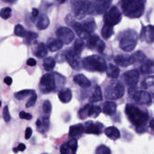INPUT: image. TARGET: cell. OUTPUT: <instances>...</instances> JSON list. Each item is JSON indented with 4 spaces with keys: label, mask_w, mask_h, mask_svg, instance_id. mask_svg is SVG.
I'll return each mask as SVG.
<instances>
[{
    "label": "cell",
    "mask_w": 154,
    "mask_h": 154,
    "mask_svg": "<svg viewBox=\"0 0 154 154\" xmlns=\"http://www.w3.org/2000/svg\"><path fill=\"white\" fill-rule=\"evenodd\" d=\"M125 113L131 123L136 126L138 132L144 131L145 126L149 119L147 112L133 104H128L125 108Z\"/></svg>",
    "instance_id": "obj_1"
},
{
    "label": "cell",
    "mask_w": 154,
    "mask_h": 154,
    "mask_svg": "<svg viewBox=\"0 0 154 154\" xmlns=\"http://www.w3.org/2000/svg\"><path fill=\"white\" fill-rule=\"evenodd\" d=\"M145 4V0H122L121 7L126 17L130 18H138L144 13Z\"/></svg>",
    "instance_id": "obj_2"
},
{
    "label": "cell",
    "mask_w": 154,
    "mask_h": 154,
    "mask_svg": "<svg viewBox=\"0 0 154 154\" xmlns=\"http://www.w3.org/2000/svg\"><path fill=\"white\" fill-rule=\"evenodd\" d=\"M82 66L86 71L100 72L106 71L107 68L105 60L101 57L97 55L85 57L83 60Z\"/></svg>",
    "instance_id": "obj_3"
},
{
    "label": "cell",
    "mask_w": 154,
    "mask_h": 154,
    "mask_svg": "<svg viewBox=\"0 0 154 154\" xmlns=\"http://www.w3.org/2000/svg\"><path fill=\"white\" fill-rule=\"evenodd\" d=\"M137 41V33L132 29H128L122 34L120 39L119 46L125 52H131L135 49Z\"/></svg>",
    "instance_id": "obj_4"
},
{
    "label": "cell",
    "mask_w": 154,
    "mask_h": 154,
    "mask_svg": "<svg viewBox=\"0 0 154 154\" xmlns=\"http://www.w3.org/2000/svg\"><path fill=\"white\" fill-rule=\"evenodd\" d=\"M125 93L124 85L117 80H112L105 88L104 95L108 100H117L122 97Z\"/></svg>",
    "instance_id": "obj_5"
},
{
    "label": "cell",
    "mask_w": 154,
    "mask_h": 154,
    "mask_svg": "<svg viewBox=\"0 0 154 154\" xmlns=\"http://www.w3.org/2000/svg\"><path fill=\"white\" fill-rule=\"evenodd\" d=\"M57 83L54 74L46 73L40 79L39 88L43 94L50 93L54 91L57 88Z\"/></svg>",
    "instance_id": "obj_6"
},
{
    "label": "cell",
    "mask_w": 154,
    "mask_h": 154,
    "mask_svg": "<svg viewBox=\"0 0 154 154\" xmlns=\"http://www.w3.org/2000/svg\"><path fill=\"white\" fill-rule=\"evenodd\" d=\"M110 0H93L90 1L87 7V14L100 15L106 11L109 7Z\"/></svg>",
    "instance_id": "obj_7"
},
{
    "label": "cell",
    "mask_w": 154,
    "mask_h": 154,
    "mask_svg": "<svg viewBox=\"0 0 154 154\" xmlns=\"http://www.w3.org/2000/svg\"><path fill=\"white\" fill-rule=\"evenodd\" d=\"M89 2V0H71V8L75 18L81 20L85 17Z\"/></svg>",
    "instance_id": "obj_8"
},
{
    "label": "cell",
    "mask_w": 154,
    "mask_h": 154,
    "mask_svg": "<svg viewBox=\"0 0 154 154\" xmlns=\"http://www.w3.org/2000/svg\"><path fill=\"white\" fill-rule=\"evenodd\" d=\"M121 19V12L119 9L115 6L111 7L105 13L103 17L104 24L112 26L119 24Z\"/></svg>",
    "instance_id": "obj_9"
},
{
    "label": "cell",
    "mask_w": 154,
    "mask_h": 154,
    "mask_svg": "<svg viewBox=\"0 0 154 154\" xmlns=\"http://www.w3.org/2000/svg\"><path fill=\"white\" fill-rule=\"evenodd\" d=\"M87 40V48L91 50H95L99 53H102L105 48V43L95 34L91 35Z\"/></svg>",
    "instance_id": "obj_10"
},
{
    "label": "cell",
    "mask_w": 154,
    "mask_h": 154,
    "mask_svg": "<svg viewBox=\"0 0 154 154\" xmlns=\"http://www.w3.org/2000/svg\"><path fill=\"white\" fill-rule=\"evenodd\" d=\"M56 35L58 38L66 45L72 43L75 36L74 32L66 27H60L57 29Z\"/></svg>",
    "instance_id": "obj_11"
},
{
    "label": "cell",
    "mask_w": 154,
    "mask_h": 154,
    "mask_svg": "<svg viewBox=\"0 0 154 154\" xmlns=\"http://www.w3.org/2000/svg\"><path fill=\"white\" fill-rule=\"evenodd\" d=\"M84 133L88 134L99 135L102 132L103 125L99 122H94L92 121H88L85 124Z\"/></svg>",
    "instance_id": "obj_12"
},
{
    "label": "cell",
    "mask_w": 154,
    "mask_h": 154,
    "mask_svg": "<svg viewBox=\"0 0 154 154\" xmlns=\"http://www.w3.org/2000/svg\"><path fill=\"white\" fill-rule=\"evenodd\" d=\"M139 74L137 70H131L123 73L122 79L125 83L129 86H135L139 80Z\"/></svg>",
    "instance_id": "obj_13"
},
{
    "label": "cell",
    "mask_w": 154,
    "mask_h": 154,
    "mask_svg": "<svg viewBox=\"0 0 154 154\" xmlns=\"http://www.w3.org/2000/svg\"><path fill=\"white\" fill-rule=\"evenodd\" d=\"M66 60L74 70L78 71L82 68L79 56L75 55L72 49L66 52Z\"/></svg>",
    "instance_id": "obj_14"
},
{
    "label": "cell",
    "mask_w": 154,
    "mask_h": 154,
    "mask_svg": "<svg viewBox=\"0 0 154 154\" xmlns=\"http://www.w3.org/2000/svg\"><path fill=\"white\" fill-rule=\"evenodd\" d=\"M131 98H132L135 102L139 104H149L151 102L150 94L147 92L141 90H136Z\"/></svg>",
    "instance_id": "obj_15"
},
{
    "label": "cell",
    "mask_w": 154,
    "mask_h": 154,
    "mask_svg": "<svg viewBox=\"0 0 154 154\" xmlns=\"http://www.w3.org/2000/svg\"><path fill=\"white\" fill-rule=\"evenodd\" d=\"M140 38L148 43L154 42V26L148 25L143 27L140 32Z\"/></svg>",
    "instance_id": "obj_16"
},
{
    "label": "cell",
    "mask_w": 154,
    "mask_h": 154,
    "mask_svg": "<svg viewBox=\"0 0 154 154\" xmlns=\"http://www.w3.org/2000/svg\"><path fill=\"white\" fill-rule=\"evenodd\" d=\"M115 63L122 67H127L134 63L131 56L127 54H121L115 57L114 59Z\"/></svg>",
    "instance_id": "obj_17"
},
{
    "label": "cell",
    "mask_w": 154,
    "mask_h": 154,
    "mask_svg": "<svg viewBox=\"0 0 154 154\" xmlns=\"http://www.w3.org/2000/svg\"><path fill=\"white\" fill-rule=\"evenodd\" d=\"M63 43L59 38H50L47 41V46L51 52H54L63 48Z\"/></svg>",
    "instance_id": "obj_18"
},
{
    "label": "cell",
    "mask_w": 154,
    "mask_h": 154,
    "mask_svg": "<svg viewBox=\"0 0 154 154\" xmlns=\"http://www.w3.org/2000/svg\"><path fill=\"white\" fill-rule=\"evenodd\" d=\"M84 129L85 126L82 123L72 125L69 128V136L73 138H79L84 132Z\"/></svg>",
    "instance_id": "obj_19"
},
{
    "label": "cell",
    "mask_w": 154,
    "mask_h": 154,
    "mask_svg": "<svg viewBox=\"0 0 154 154\" xmlns=\"http://www.w3.org/2000/svg\"><path fill=\"white\" fill-rule=\"evenodd\" d=\"M73 81L75 84L83 88H89L91 85L90 80L82 74L75 75L74 77Z\"/></svg>",
    "instance_id": "obj_20"
},
{
    "label": "cell",
    "mask_w": 154,
    "mask_h": 154,
    "mask_svg": "<svg viewBox=\"0 0 154 154\" xmlns=\"http://www.w3.org/2000/svg\"><path fill=\"white\" fill-rule=\"evenodd\" d=\"M50 25V20L46 14H42L38 19L36 22L37 28L39 30H44L48 28Z\"/></svg>",
    "instance_id": "obj_21"
},
{
    "label": "cell",
    "mask_w": 154,
    "mask_h": 154,
    "mask_svg": "<svg viewBox=\"0 0 154 154\" xmlns=\"http://www.w3.org/2000/svg\"><path fill=\"white\" fill-rule=\"evenodd\" d=\"M58 98L63 103H66L71 101L72 97V91L69 88H63L58 94Z\"/></svg>",
    "instance_id": "obj_22"
},
{
    "label": "cell",
    "mask_w": 154,
    "mask_h": 154,
    "mask_svg": "<svg viewBox=\"0 0 154 154\" xmlns=\"http://www.w3.org/2000/svg\"><path fill=\"white\" fill-rule=\"evenodd\" d=\"M72 28L76 33V35L81 39H88L91 35L90 34L85 30L82 24H80L79 22H75V24L73 26Z\"/></svg>",
    "instance_id": "obj_23"
},
{
    "label": "cell",
    "mask_w": 154,
    "mask_h": 154,
    "mask_svg": "<svg viewBox=\"0 0 154 154\" xmlns=\"http://www.w3.org/2000/svg\"><path fill=\"white\" fill-rule=\"evenodd\" d=\"M83 27L89 34L93 33L97 29V25L94 19L92 17H89L85 20L82 23Z\"/></svg>",
    "instance_id": "obj_24"
},
{
    "label": "cell",
    "mask_w": 154,
    "mask_h": 154,
    "mask_svg": "<svg viewBox=\"0 0 154 154\" xmlns=\"http://www.w3.org/2000/svg\"><path fill=\"white\" fill-rule=\"evenodd\" d=\"M117 110V104L115 102L107 101L103 104V111L104 114L108 115H112L115 114Z\"/></svg>",
    "instance_id": "obj_25"
},
{
    "label": "cell",
    "mask_w": 154,
    "mask_h": 154,
    "mask_svg": "<svg viewBox=\"0 0 154 154\" xmlns=\"http://www.w3.org/2000/svg\"><path fill=\"white\" fill-rule=\"evenodd\" d=\"M104 133L107 137L112 140H116L120 137L119 131L113 126L108 127L104 130Z\"/></svg>",
    "instance_id": "obj_26"
},
{
    "label": "cell",
    "mask_w": 154,
    "mask_h": 154,
    "mask_svg": "<svg viewBox=\"0 0 154 154\" xmlns=\"http://www.w3.org/2000/svg\"><path fill=\"white\" fill-rule=\"evenodd\" d=\"M106 71L108 76L112 79L118 78L119 75V68L111 63L109 64L107 66Z\"/></svg>",
    "instance_id": "obj_27"
},
{
    "label": "cell",
    "mask_w": 154,
    "mask_h": 154,
    "mask_svg": "<svg viewBox=\"0 0 154 154\" xmlns=\"http://www.w3.org/2000/svg\"><path fill=\"white\" fill-rule=\"evenodd\" d=\"M154 63L150 60H144L140 66V70L141 72L144 74L153 72V68Z\"/></svg>",
    "instance_id": "obj_28"
},
{
    "label": "cell",
    "mask_w": 154,
    "mask_h": 154,
    "mask_svg": "<svg viewBox=\"0 0 154 154\" xmlns=\"http://www.w3.org/2000/svg\"><path fill=\"white\" fill-rule=\"evenodd\" d=\"M46 45L44 43H39L35 52V55L38 58H43L47 55L48 50Z\"/></svg>",
    "instance_id": "obj_29"
},
{
    "label": "cell",
    "mask_w": 154,
    "mask_h": 154,
    "mask_svg": "<svg viewBox=\"0 0 154 154\" xmlns=\"http://www.w3.org/2000/svg\"><path fill=\"white\" fill-rule=\"evenodd\" d=\"M56 66V61L52 57H48L45 58L43 62L44 69L48 72H51L54 70Z\"/></svg>",
    "instance_id": "obj_30"
},
{
    "label": "cell",
    "mask_w": 154,
    "mask_h": 154,
    "mask_svg": "<svg viewBox=\"0 0 154 154\" xmlns=\"http://www.w3.org/2000/svg\"><path fill=\"white\" fill-rule=\"evenodd\" d=\"M85 46V45L82 39L81 38H77L75 42L73 48L72 50L75 55L79 56L83 50Z\"/></svg>",
    "instance_id": "obj_31"
},
{
    "label": "cell",
    "mask_w": 154,
    "mask_h": 154,
    "mask_svg": "<svg viewBox=\"0 0 154 154\" xmlns=\"http://www.w3.org/2000/svg\"><path fill=\"white\" fill-rule=\"evenodd\" d=\"M112 26L104 24L101 29L102 36L104 39H108L113 34V28Z\"/></svg>",
    "instance_id": "obj_32"
},
{
    "label": "cell",
    "mask_w": 154,
    "mask_h": 154,
    "mask_svg": "<svg viewBox=\"0 0 154 154\" xmlns=\"http://www.w3.org/2000/svg\"><path fill=\"white\" fill-rule=\"evenodd\" d=\"M102 94L100 87L97 86L95 88L94 92L90 99V102L91 103L98 102L102 100Z\"/></svg>",
    "instance_id": "obj_33"
},
{
    "label": "cell",
    "mask_w": 154,
    "mask_h": 154,
    "mask_svg": "<svg viewBox=\"0 0 154 154\" xmlns=\"http://www.w3.org/2000/svg\"><path fill=\"white\" fill-rule=\"evenodd\" d=\"M35 93V90H24L16 93L14 94L15 98L18 100H24L29 95H32Z\"/></svg>",
    "instance_id": "obj_34"
},
{
    "label": "cell",
    "mask_w": 154,
    "mask_h": 154,
    "mask_svg": "<svg viewBox=\"0 0 154 154\" xmlns=\"http://www.w3.org/2000/svg\"><path fill=\"white\" fill-rule=\"evenodd\" d=\"M101 112V109L98 105L91 104L89 111V117L92 118H96Z\"/></svg>",
    "instance_id": "obj_35"
},
{
    "label": "cell",
    "mask_w": 154,
    "mask_h": 154,
    "mask_svg": "<svg viewBox=\"0 0 154 154\" xmlns=\"http://www.w3.org/2000/svg\"><path fill=\"white\" fill-rule=\"evenodd\" d=\"M91 104H86L79 110L78 112L79 118L82 120L85 119L89 117V111Z\"/></svg>",
    "instance_id": "obj_36"
},
{
    "label": "cell",
    "mask_w": 154,
    "mask_h": 154,
    "mask_svg": "<svg viewBox=\"0 0 154 154\" xmlns=\"http://www.w3.org/2000/svg\"><path fill=\"white\" fill-rule=\"evenodd\" d=\"M131 57L135 63L137 62L138 63L143 62L146 59V57L142 51H137L133 54L131 55Z\"/></svg>",
    "instance_id": "obj_37"
},
{
    "label": "cell",
    "mask_w": 154,
    "mask_h": 154,
    "mask_svg": "<svg viewBox=\"0 0 154 154\" xmlns=\"http://www.w3.org/2000/svg\"><path fill=\"white\" fill-rule=\"evenodd\" d=\"M26 33L27 31L22 25L20 24L16 25L14 29V33L16 35L20 37H25Z\"/></svg>",
    "instance_id": "obj_38"
},
{
    "label": "cell",
    "mask_w": 154,
    "mask_h": 154,
    "mask_svg": "<svg viewBox=\"0 0 154 154\" xmlns=\"http://www.w3.org/2000/svg\"><path fill=\"white\" fill-rule=\"evenodd\" d=\"M140 85L144 89H147L150 86L154 85V76L147 77L141 82Z\"/></svg>",
    "instance_id": "obj_39"
},
{
    "label": "cell",
    "mask_w": 154,
    "mask_h": 154,
    "mask_svg": "<svg viewBox=\"0 0 154 154\" xmlns=\"http://www.w3.org/2000/svg\"><path fill=\"white\" fill-rule=\"evenodd\" d=\"M50 127V120L48 117H45L42 119V125L40 128L38 129H39L40 132H45L47 131Z\"/></svg>",
    "instance_id": "obj_40"
},
{
    "label": "cell",
    "mask_w": 154,
    "mask_h": 154,
    "mask_svg": "<svg viewBox=\"0 0 154 154\" xmlns=\"http://www.w3.org/2000/svg\"><path fill=\"white\" fill-rule=\"evenodd\" d=\"M67 143L71 150V153L75 154L78 148V141L76 139H72L69 140Z\"/></svg>",
    "instance_id": "obj_41"
},
{
    "label": "cell",
    "mask_w": 154,
    "mask_h": 154,
    "mask_svg": "<svg viewBox=\"0 0 154 154\" xmlns=\"http://www.w3.org/2000/svg\"><path fill=\"white\" fill-rule=\"evenodd\" d=\"M12 10L9 7L3 8L1 11V17L3 19L7 20L11 17Z\"/></svg>",
    "instance_id": "obj_42"
},
{
    "label": "cell",
    "mask_w": 154,
    "mask_h": 154,
    "mask_svg": "<svg viewBox=\"0 0 154 154\" xmlns=\"http://www.w3.org/2000/svg\"><path fill=\"white\" fill-rule=\"evenodd\" d=\"M38 35L35 32L32 31H27L26 34V41L29 44H30L32 41L35 40L38 38Z\"/></svg>",
    "instance_id": "obj_43"
},
{
    "label": "cell",
    "mask_w": 154,
    "mask_h": 154,
    "mask_svg": "<svg viewBox=\"0 0 154 154\" xmlns=\"http://www.w3.org/2000/svg\"><path fill=\"white\" fill-rule=\"evenodd\" d=\"M111 153L110 149L108 147L104 145L99 146L96 150L97 154H109Z\"/></svg>",
    "instance_id": "obj_44"
},
{
    "label": "cell",
    "mask_w": 154,
    "mask_h": 154,
    "mask_svg": "<svg viewBox=\"0 0 154 154\" xmlns=\"http://www.w3.org/2000/svg\"><path fill=\"white\" fill-rule=\"evenodd\" d=\"M37 94L35 93L32 94L26 103V107L28 108L34 106L36 102L37 101Z\"/></svg>",
    "instance_id": "obj_45"
},
{
    "label": "cell",
    "mask_w": 154,
    "mask_h": 154,
    "mask_svg": "<svg viewBox=\"0 0 154 154\" xmlns=\"http://www.w3.org/2000/svg\"><path fill=\"white\" fill-rule=\"evenodd\" d=\"M52 109V104L50 101L48 100L44 101L43 104V110L45 114H48L51 112Z\"/></svg>",
    "instance_id": "obj_46"
},
{
    "label": "cell",
    "mask_w": 154,
    "mask_h": 154,
    "mask_svg": "<svg viewBox=\"0 0 154 154\" xmlns=\"http://www.w3.org/2000/svg\"><path fill=\"white\" fill-rule=\"evenodd\" d=\"M75 18V17L72 14H69L66 16L65 18V21L66 25L72 27L73 26L76 22Z\"/></svg>",
    "instance_id": "obj_47"
},
{
    "label": "cell",
    "mask_w": 154,
    "mask_h": 154,
    "mask_svg": "<svg viewBox=\"0 0 154 154\" xmlns=\"http://www.w3.org/2000/svg\"><path fill=\"white\" fill-rule=\"evenodd\" d=\"M3 119L6 122H8L10 121L11 117L10 114L8 106H5L3 110Z\"/></svg>",
    "instance_id": "obj_48"
},
{
    "label": "cell",
    "mask_w": 154,
    "mask_h": 154,
    "mask_svg": "<svg viewBox=\"0 0 154 154\" xmlns=\"http://www.w3.org/2000/svg\"><path fill=\"white\" fill-rule=\"evenodd\" d=\"M70 149L69 148L67 143H64L60 147V152L61 154H66L71 153Z\"/></svg>",
    "instance_id": "obj_49"
},
{
    "label": "cell",
    "mask_w": 154,
    "mask_h": 154,
    "mask_svg": "<svg viewBox=\"0 0 154 154\" xmlns=\"http://www.w3.org/2000/svg\"><path fill=\"white\" fill-rule=\"evenodd\" d=\"M19 117L21 119H24L27 120H30L32 119L33 116L30 113H27L24 111H22L20 112Z\"/></svg>",
    "instance_id": "obj_50"
},
{
    "label": "cell",
    "mask_w": 154,
    "mask_h": 154,
    "mask_svg": "<svg viewBox=\"0 0 154 154\" xmlns=\"http://www.w3.org/2000/svg\"><path fill=\"white\" fill-rule=\"evenodd\" d=\"M56 59L58 63H63L66 60V52H60L56 56Z\"/></svg>",
    "instance_id": "obj_51"
},
{
    "label": "cell",
    "mask_w": 154,
    "mask_h": 154,
    "mask_svg": "<svg viewBox=\"0 0 154 154\" xmlns=\"http://www.w3.org/2000/svg\"><path fill=\"white\" fill-rule=\"evenodd\" d=\"M33 133V131L32 128L30 127H28L26 129V131H25V139L26 140L29 139L31 137V136Z\"/></svg>",
    "instance_id": "obj_52"
},
{
    "label": "cell",
    "mask_w": 154,
    "mask_h": 154,
    "mask_svg": "<svg viewBox=\"0 0 154 154\" xmlns=\"http://www.w3.org/2000/svg\"><path fill=\"white\" fill-rule=\"evenodd\" d=\"M27 65L29 66H35L37 64V62L35 59L33 58H30L28 59L26 62Z\"/></svg>",
    "instance_id": "obj_53"
},
{
    "label": "cell",
    "mask_w": 154,
    "mask_h": 154,
    "mask_svg": "<svg viewBox=\"0 0 154 154\" xmlns=\"http://www.w3.org/2000/svg\"><path fill=\"white\" fill-rule=\"evenodd\" d=\"M39 14V11L38 10L37 8L32 9V13H31V15L32 17H33V18H36L38 17V15Z\"/></svg>",
    "instance_id": "obj_54"
},
{
    "label": "cell",
    "mask_w": 154,
    "mask_h": 154,
    "mask_svg": "<svg viewBox=\"0 0 154 154\" xmlns=\"http://www.w3.org/2000/svg\"><path fill=\"white\" fill-rule=\"evenodd\" d=\"M12 82H13V80L12 78L10 76H7L4 78V82L9 86L12 84Z\"/></svg>",
    "instance_id": "obj_55"
},
{
    "label": "cell",
    "mask_w": 154,
    "mask_h": 154,
    "mask_svg": "<svg viewBox=\"0 0 154 154\" xmlns=\"http://www.w3.org/2000/svg\"><path fill=\"white\" fill-rule=\"evenodd\" d=\"M18 151H24L26 149V146L23 143H20L17 147Z\"/></svg>",
    "instance_id": "obj_56"
},
{
    "label": "cell",
    "mask_w": 154,
    "mask_h": 154,
    "mask_svg": "<svg viewBox=\"0 0 154 154\" xmlns=\"http://www.w3.org/2000/svg\"><path fill=\"white\" fill-rule=\"evenodd\" d=\"M36 124L38 128L41 127V125H42V121L38 119L37 120L36 122Z\"/></svg>",
    "instance_id": "obj_57"
},
{
    "label": "cell",
    "mask_w": 154,
    "mask_h": 154,
    "mask_svg": "<svg viewBox=\"0 0 154 154\" xmlns=\"http://www.w3.org/2000/svg\"><path fill=\"white\" fill-rule=\"evenodd\" d=\"M149 127L152 129L154 130V118L150 121L149 122Z\"/></svg>",
    "instance_id": "obj_58"
},
{
    "label": "cell",
    "mask_w": 154,
    "mask_h": 154,
    "mask_svg": "<svg viewBox=\"0 0 154 154\" xmlns=\"http://www.w3.org/2000/svg\"><path fill=\"white\" fill-rule=\"evenodd\" d=\"M3 2H8V3H13L15 2L16 0H2Z\"/></svg>",
    "instance_id": "obj_59"
},
{
    "label": "cell",
    "mask_w": 154,
    "mask_h": 154,
    "mask_svg": "<svg viewBox=\"0 0 154 154\" xmlns=\"http://www.w3.org/2000/svg\"><path fill=\"white\" fill-rule=\"evenodd\" d=\"M55 1L59 4H63L67 0H55Z\"/></svg>",
    "instance_id": "obj_60"
}]
</instances>
